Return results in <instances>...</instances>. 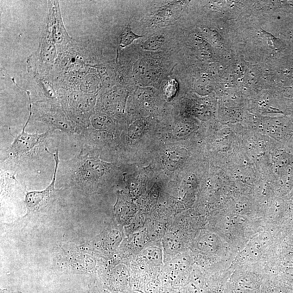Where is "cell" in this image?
<instances>
[{"label":"cell","mask_w":293,"mask_h":293,"mask_svg":"<svg viewBox=\"0 0 293 293\" xmlns=\"http://www.w3.org/2000/svg\"><path fill=\"white\" fill-rule=\"evenodd\" d=\"M164 42V37L162 35H156L149 38L143 44L144 50H156L160 48Z\"/></svg>","instance_id":"obj_5"},{"label":"cell","mask_w":293,"mask_h":293,"mask_svg":"<svg viewBox=\"0 0 293 293\" xmlns=\"http://www.w3.org/2000/svg\"><path fill=\"white\" fill-rule=\"evenodd\" d=\"M46 150L54 157L56 164L54 178L52 183L46 189L42 191H33V192H28L25 202L30 212H38L42 208L46 206L56 190L54 186L57 170H58L60 163L59 150H57L55 154H52V152H49L46 148Z\"/></svg>","instance_id":"obj_1"},{"label":"cell","mask_w":293,"mask_h":293,"mask_svg":"<svg viewBox=\"0 0 293 293\" xmlns=\"http://www.w3.org/2000/svg\"><path fill=\"white\" fill-rule=\"evenodd\" d=\"M24 91L28 93L29 97L30 116L20 134L16 137L14 136L15 139L11 145V150L16 155H22L33 150L35 146L40 144L48 136V134L47 132L40 134H30L25 132V129H26L32 116V104L30 92Z\"/></svg>","instance_id":"obj_2"},{"label":"cell","mask_w":293,"mask_h":293,"mask_svg":"<svg viewBox=\"0 0 293 293\" xmlns=\"http://www.w3.org/2000/svg\"><path fill=\"white\" fill-rule=\"evenodd\" d=\"M142 36L134 33L129 25V26L124 28L123 32L122 38H121L120 46L125 48L128 46L134 41Z\"/></svg>","instance_id":"obj_6"},{"label":"cell","mask_w":293,"mask_h":293,"mask_svg":"<svg viewBox=\"0 0 293 293\" xmlns=\"http://www.w3.org/2000/svg\"><path fill=\"white\" fill-rule=\"evenodd\" d=\"M86 172L90 177H100L104 173V168L100 161L90 160L86 163Z\"/></svg>","instance_id":"obj_4"},{"label":"cell","mask_w":293,"mask_h":293,"mask_svg":"<svg viewBox=\"0 0 293 293\" xmlns=\"http://www.w3.org/2000/svg\"><path fill=\"white\" fill-rule=\"evenodd\" d=\"M2 293H20V292H7V291H4L3 292H2Z\"/></svg>","instance_id":"obj_9"},{"label":"cell","mask_w":293,"mask_h":293,"mask_svg":"<svg viewBox=\"0 0 293 293\" xmlns=\"http://www.w3.org/2000/svg\"><path fill=\"white\" fill-rule=\"evenodd\" d=\"M178 86L177 82L173 80L168 82L164 89V98L168 100L174 98L178 92Z\"/></svg>","instance_id":"obj_8"},{"label":"cell","mask_w":293,"mask_h":293,"mask_svg":"<svg viewBox=\"0 0 293 293\" xmlns=\"http://www.w3.org/2000/svg\"><path fill=\"white\" fill-rule=\"evenodd\" d=\"M164 160L167 168L173 171L178 168L182 160V156L178 150H168L165 152Z\"/></svg>","instance_id":"obj_3"},{"label":"cell","mask_w":293,"mask_h":293,"mask_svg":"<svg viewBox=\"0 0 293 293\" xmlns=\"http://www.w3.org/2000/svg\"><path fill=\"white\" fill-rule=\"evenodd\" d=\"M144 130V124L142 120H136L133 122L128 130V136L132 139H136L142 134Z\"/></svg>","instance_id":"obj_7"}]
</instances>
